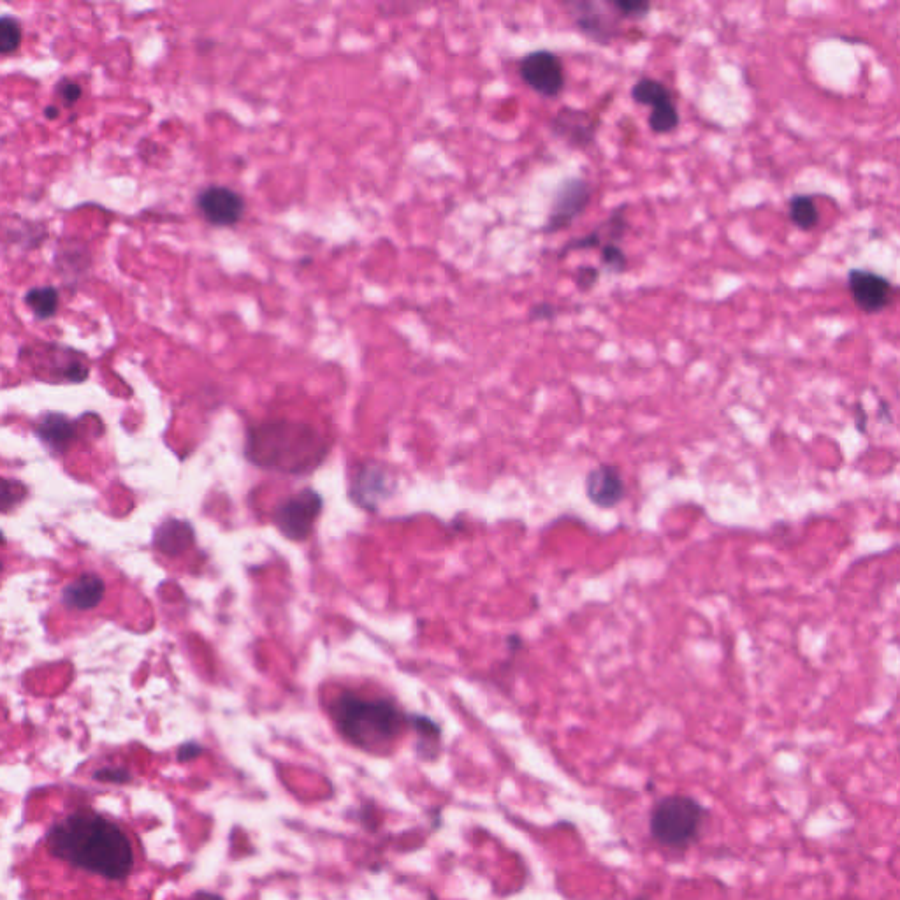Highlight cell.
I'll return each mask as SVG.
<instances>
[{
  "label": "cell",
  "mask_w": 900,
  "mask_h": 900,
  "mask_svg": "<svg viewBox=\"0 0 900 900\" xmlns=\"http://www.w3.org/2000/svg\"><path fill=\"white\" fill-rule=\"evenodd\" d=\"M44 850L69 869L106 883H122L136 867V850L129 834L115 821L92 811L57 821L44 837Z\"/></svg>",
  "instance_id": "cell-1"
},
{
  "label": "cell",
  "mask_w": 900,
  "mask_h": 900,
  "mask_svg": "<svg viewBox=\"0 0 900 900\" xmlns=\"http://www.w3.org/2000/svg\"><path fill=\"white\" fill-rule=\"evenodd\" d=\"M340 734L357 748L382 753L400 739L410 718L385 698L343 693L331 709Z\"/></svg>",
  "instance_id": "cell-2"
},
{
  "label": "cell",
  "mask_w": 900,
  "mask_h": 900,
  "mask_svg": "<svg viewBox=\"0 0 900 900\" xmlns=\"http://www.w3.org/2000/svg\"><path fill=\"white\" fill-rule=\"evenodd\" d=\"M704 821V809L690 797H667L654 806L651 813V834L668 848H686L697 839Z\"/></svg>",
  "instance_id": "cell-3"
},
{
  "label": "cell",
  "mask_w": 900,
  "mask_h": 900,
  "mask_svg": "<svg viewBox=\"0 0 900 900\" xmlns=\"http://www.w3.org/2000/svg\"><path fill=\"white\" fill-rule=\"evenodd\" d=\"M595 196V185L588 178L570 176L559 183L552 197L551 208L545 217L540 233L544 236L563 233L575 220L586 213Z\"/></svg>",
  "instance_id": "cell-4"
},
{
  "label": "cell",
  "mask_w": 900,
  "mask_h": 900,
  "mask_svg": "<svg viewBox=\"0 0 900 900\" xmlns=\"http://www.w3.org/2000/svg\"><path fill=\"white\" fill-rule=\"evenodd\" d=\"M563 6L575 29L591 43L609 46L619 37L625 36L621 29V18L610 8L609 0H570Z\"/></svg>",
  "instance_id": "cell-5"
},
{
  "label": "cell",
  "mask_w": 900,
  "mask_h": 900,
  "mask_svg": "<svg viewBox=\"0 0 900 900\" xmlns=\"http://www.w3.org/2000/svg\"><path fill=\"white\" fill-rule=\"evenodd\" d=\"M517 73L524 85L544 99H558L567 87L563 60L556 51L547 48L528 51L517 64Z\"/></svg>",
  "instance_id": "cell-6"
},
{
  "label": "cell",
  "mask_w": 900,
  "mask_h": 900,
  "mask_svg": "<svg viewBox=\"0 0 900 900\" xmlns=\"http://www.w3.org/2000/svg\"><path fill=\"white\" fill-rule=\"evenodd\" d=\"M630 95L633 102L651 108L647 125L654 134L658 136L670 134L681 125V115L675 106L674 95L663 81L651 76H642L633 83Z\"/></svg>",
  "instance_id": "cell-7"
},
{
  "label": "cell",
  "mask_w": 900,
  "mask_h": 900,
  "mask_svg": "<svg viewBox=\"0 0 900 900\" xmlns=\"http://www.w3.org/2000/svg\"><path fill=\"white\" fill-rule=\"evenodd\" d=\"M600 124L602 113L596 109L563 106L549 120V131L574 150H589L596 145Z\"/></svg>",
  "instance_id": "cell-8"
},
{
  "label": "cell",
  "mask_w": 900,
  "mask_h": 900,
  "mask_svg": "<svg viewBox=\"0 0 900 900\" xmlns=\"http://www.w3.org/2000/svg\"><path fill=\"white\" fill-rule=\"evenodd\" d=\"M320 510H322L320 494L313 489H305L296 496L282 501L276 507L273 519L285 537L303 542L310 537L313 524L319 519Z\"/></svg>",
  "instance_id": "cell-9"
},
{
  "label": "cell",
  "mask_w": 900,
  "mask_h": 900,
  "mask_svg": "<svg viewBox=\"0 0 900 900\" xmlns=\"http://www.w3.org/2000/svg\"><path fill=\"white\" fill-rule=\"evenodd\" d=\"M848 291L855 306L865 315L883 313L893 303L892 282L871 269H850Z\"/></svg>",
  "instance_id": "cell-10"
},
{
  "label": "cell",
  "mask_w": 900,
  "mask_h": 900,
  "mask_svg": "<svg viewBox=\"0 0 900 900\" xmlns=\"http://www.w3.org/2000/svg\"><path fill=\"white\" fill-rule=\"evenodd\" d=\"M199 215L213 227H233L245 213V199L224 185H210L196 196Z\"/></svg>",
  "instance_id": "cell-11"
},
{
  "label": "cell",
  "mask_w": 900,
  "mask_h": 900,
  "mask_svg": "<svg viewBox=\"0 0 900 900\" xmlns=\"http://www.w3.org/2000/svg\"><path fill=\"white\" fill-rule=\"evenodd\" d=\"M628 206L621 204L616 210L610 213L609 217L603 222L596 225L595 229H591L584 236H577L567 241L563 247L559 248L556 259L565 261L568 255L575 252H588V250H598L607 243H619L628 233V217H626Z\"/></svg>",
  "instance_id": "cell-12"
},
{
  "label": "cell",
  "mask_w": 900,
  "mask_h": 900,
  "mask_svg": "<svg viewBox=\"0 0 900 900\" xmlns=\"http://www.w3.org/2000/svg\"><path fill=\"white\" fill-rule=\"evenodd\" d=\"M625 480L614 466L593 468L586 477V494L589 501L600 509H612L625 498Z\"/></svg>",
  "instance_id": "cell-13"
},
{
  "label": "cell",
  "mask_w": 900,
  "mask_h": 900,
  "mask_svg": "<svg viewBox=\"0 0 900 900\" xmlns=\"http://www.w3.org/2000/svg\"><path fill=\"white\" fill-rule=\"evenodd\" d=\"M389 494H391V479L380 466L370 463L357 473L352 486V498L363 509L377 510L378 503L384 501Z\"/></svg>",
  "instance_id": "cell-14"
},
{
  "label": "cell",
  "mask_w": 900,
  "mask_h": 900,
  "mask_svg": "<svg viewBox=\"0 0 900 900\" xmlns=\"http://www.w3.org/2000/svg\"><path fill=\"white\" fill-rule=\"evenodd\" d=\"M106 595V584L101 577L94 574H83L76 581L67 584L62 591V602L67 609L92 610L102 602Z\"/></svg>",
  "instance_id": "cell-15"
},
{
  "label": "cell",
  "mask_w": 900,
  "mask_h": 900,
  "mask_svg": "<svg viewBox=\"0 0 900 900\" xmlns=\"http://www.w3.org/2000/svg\"><path fill=\"white\" fill-rule=\"evenodd\" d=\"M153 544L166 556H180L194 544V530L187 521L167 519L155 531Z\"/></svg>",
  "instance_id": "cell-16"
},
{
  "label": "cell",
  "mask_w": 900,
  "mask_h": 900,
  "mask_svg": "<svg viewBox=\"0 0 900 900\" xmlns=\"http://www.w3.org/2000/svg\"><path fill=\"white\" fill-rule=\"evenodd\" d=\"M37 435L53 449L64 450V447H67L76 436V429H74L73 422L64 415L48 414L44 415L43 421L39 422Z\"/></svg>",
  "instance_id": "cell-17"
},
{
  "label": "cell",
  "mask_w": 900,
  "mask_h": 900,
  "mask_svg": "<svg viewBox=\"0 0 900 900\" xmlns=\"http://www.w3.org/2000/svg\"><path fill=\"white\" fill-rule=\"evenodd\" d=\"M788 217L802 233H811L820 225V210L813 196L795 194L788 201Z\"/></svg>",
  "instance_id": "cell-18"
},
{
  "label": "cell",
  "mask_w": 900,
  "mask_h": 900,
  "mask_svg": "<svg viewBox=\"0 0 900 900\" xmlns=\"http://www.w3.org/2000/svg\"><path fill=\"white\" fill-rule=\"evenodd\" d=\"M25 305L29 306L30 312L34 313L37 319H51V317L57 315V310H59V291L53 285L32 287L25 294Z\"/></svg>",
  "instance_id": "cell-19"
},
{
  "label": "cell",
  "mask_w": 900,
  "mask_h": 900,
  "mask_svg": "<svg viewBox=\"0 0 900 900\" xmlns=\"http://www.w3.org/2000/svg\"><path fill=\"white\" fill-rule=\"evenodd\" d=\"M22 23L15 16L2 15L0 18V53L11 55L22 44Z\"/></svg>",
  "instance_id": "cell-20"
},
{
  "label": "cell",
  "mask_w": 900,
  "mask_h": 900,
  "mask_svg": "<svg viewBox=\"0 0 900 900\" xmlns=\"http://www.w3.org/2000/svg\"><path fill=\"white\" fill-rule=\"evenodd\" d=\"M609 4L621 20L630 22H642L653 11V4L644 0H609Z\"/></svg>",
  "instance_id": "cell-21"
},
{
  "label": "cell",
  "mask_w": 900,
  "mask_h": 900,
  "mask_svg": "<svg viewBox=\"0 0 900 900\" xmlns=\"http://www.w3.org/2000/svg\"><path fill=\"white\" fill-rule=\"evenodd\" d=\"M600 268L612 275H623L628 269V255L619 243H607L600 248Z\"/></svg>",
  "instance_id": "cell-22"
},
{
  "label": "cell",
  "mask_w": 900,
  "mask_h": 900,
  "mask_svg": "<svg viewBox=\"0 0 900 900\" xmlns=\"http://www.w3.org/2000/svg\"><path fill=\"white\" fill-rule=\"evenodd\" d=\"M600 275H602V269L586 264L575 271V285L581 292H591L598 285Z\"/></svg>",
  "instance_id": "cell-23"
},
{
  "label": "cell",
  "mask_w": 900,
  "mask_h": 900,
  "mask_svg": "<svg viewBox=\"0 0 900 900\" xmlns=\"http://www.w3.org/2000/svg\"><path fill=\"white\" fill-rule=\"evenodd\" d=\"M558 312V306L551 301H540L528 310V320L530 322H552L558 317Z\"/></svg>",
  "instance_id": "cell-24"
},
{
  "label": "cell",
  "mask_w": 900,
  "mask_h": 900,
  "mask_svg": "<svg viewBox=\"0 0 900 900\" xmlns=\"http://www.w3.org/2000/svg\"><path fill=\"white\" fill-rule=\"evenodd\" d=\"M57 94H59L60 101L64 102L66 106H74L76 102L80 101L81 87L76 81L60 80L57 83Z\"/></svg>",
  "instance_id": "cell-25"
},
{
  "label": "cell",
  "mask_w": 900,
  "mask_h": 900,
  "mask_svg": "<svg viewBox=\"0 0 900 900\" xmlns=\"http://www.w3.org/2000/svg\"><path fill=\"white\" fill-rule=\"evenodd\" d=\"M95 779H99V781H113V783H125L129 779V774H127V770L104 769L99 770L95 774Z\"/></svg>",
  "instance_id": "cell-26"
},
{
  "label": "cell",
  "mask_w": 900,
  "mask_h": 900,
  "mask_svg": "<svg viewBox=\"0 0 900 900\" xmlns=\"http://www.w3.org/2000/svg\"><path fill=\"white\" fill-rule=\"evenodd\" d=\"M199 753H201V748H199V746H196V744H187V746H183V748L180 749V755L178 756H180V760L183 762V760L194 758V756L199 755Z\"/></svg>",
  "instance_id": "cell-27"
},
{
  "label": "cell",
  "mask_w": 900,
  "mask_h": 900,
  "mask_svg": "<svg viewBox=\"0 0 900 900\" xmlns=\"http://www.w3.org/2000/svg\"><path fill=\"white\" fill-rule=\"evenodd\" d=\"M59 115V108H57V106H46V108H44V117L50 118V120L59 117Z\"/></svg>",
  "instance_id": "cell-28"
},
{
  "label": "cell",
  "mask_w": 900,
  "mask_h": 900,
  "mask_svg": "<svg viewBox=\"0 0 900 900\" xmlns=\"http://www.w3.org/2000/svg\"><path fill=\"white\" fill-rule=\"evenodd\" d=\"M204 900H222L217 895H203Z\"/></svg>",
  "instance_id": "cell-29"
}]
</instances>
